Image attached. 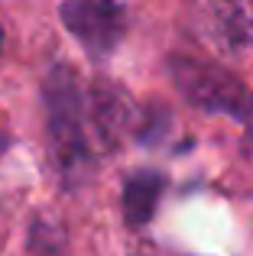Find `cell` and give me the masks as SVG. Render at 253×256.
<instances>
[{
  "instance_id": "cell-7",
  "label": "cell",
  "mask_w": 253,
  "mask_h": 256,
  "mask_svg": "<svg viewBox=\"0 0 253 256\" xmlns=\"http://www.w3.org/2000/svg\"><path fill=\"white\" fill-rule=\"evenodd\" d=\"M30 234H32L30 237V253L32 256H65L62 253V230L46 227L42 220H36Z\"/></svg>"
},
{
  "instance_id": "cell-8",
  "label": "cell",
  "mask_w": 253,
  "mask_h": 256,
  "mask_svg": "<svg viewBox=\"0 0 253 256\" xmlns=\"http://www.w3.org/2000/svg\"><path fill=\"white\" fill-rule=\"evenodd\" d=\"M4 150H6V136L0 133V156H4Z\"/></svg>"
},
{
  "instance_id": "cell-2",
  "label": "cell",
  "mask_w": 253,
  "mask_h": 256,
  "mask_svg": "<svg viewBox=\"0 0 253 256\" xmlns=\"http://www.w3.org/2000/svg\"><path fill=\"white\" fill-rule=\"evenodd\" d=\"M169 75L176 91L195 110L230 117L234 124H240L244 130L253 133V91L237 75H230L228 68H221L214 62H202V58H188V56L172 58Z\"/></svg>"
},
{
  "instance_id": "cell-4",
  "label": "cell",
  "mask_w": 253,
  "mask_h": 256,
  "mask_svg": "<svg viewBox=\"0 0 253 256\" xmlns=\"http://www.w3.org/2000/svg\"><path fill=\"white\" fill-rule=\"evenodd\" d=\"M88 124L101 150H117L133 130V100L120 84L94 78L88 88Z\"/></svg>"
},
{
  "instance_id": "cell-5",
  "label": "cell",
  "mask_w": 253,
  "mask_h": 256,
  "mask_svg": "<svg viewBox=\"0 0 253 256\" xmlns=\"http://www.w3.org/2000/svg\"><path fill=\"white\" fill-rule=\"evenodd\" d=\"M162 188H166V178L159 172H133L124 185V218L130 227H143L152 220L156 214V204L162 198Z\"/></svg>"
},
{
  "instance_id": "cell-3",
  "label": "cell",
  "mask_w": 253,
  "mask_h": 256,
  "mask_svg": "<svg viewBox=\"0 0 253 256\" xmlns=\"http://www.w3.org/2000/svg\"><path fill=\"white\" fill-rule=\"evenodd\" d=\"M65 30L91 56H110L126 32V10L120 0H62L58 4Z\"/></svg>"
},
{
  "instance_id": "cell-6",
  "label": "cell",
  "mask_w": 253,
  "mask_h": 256,
  "mask_svg": "<svg viewBox=\"0 0 253 256\" xmlns=\"http://www.w3.org/2000/svg\"><path fill=\"white\" fill-rule=\"evenodd\" d=\"M218 36L228 49L247 52L253 46V4L250 0H211Z\"/></svg>"
},
{
  "instance_id": "cell-1",
  "label": "cell",
  "mask_w": 253,
  "mask_h": 256,
  "mask_svg": "<svg viewBox=\"0 0 253 256\" xmlns=\"http://www.w3.org/2000/svg\"><path fill=\"white\" fill-rule=\"evenodd\" d=\"M42 104H46V130L56 166L68 182L82 178L88 172L91 152H88V107L84 94L75 82V72L68 65H52L42 78Z\"/></svg>"
},
{
  "instance_id": "cell-9",
  "label": "cell",
  "mask_w": 253,
  "mask_h": 256,
  "mask_svg": "<svg viewBox=\"0 0 253 256\" xmlns=\"http://www.w3.org/2000/svg\"><path fill=\"white\" fill-rule=\"evenodd\" d=\"M0 56H4V30H0Z\"/></svg>"
}]
</instances>
